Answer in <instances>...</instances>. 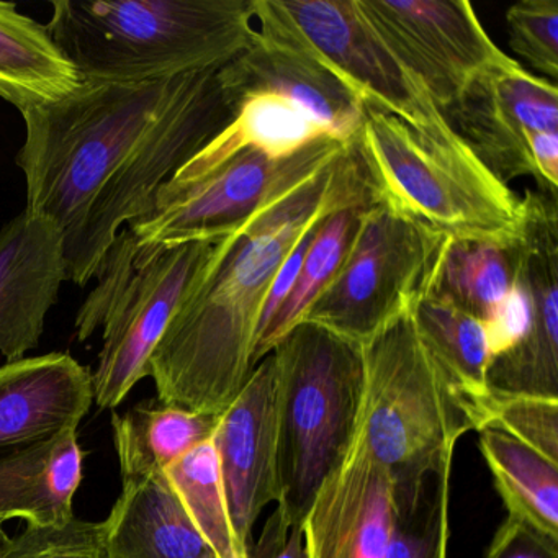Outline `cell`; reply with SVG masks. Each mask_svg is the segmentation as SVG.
Segmentation results:
<instances>
[{"label": "cell", "mask_w": 558, "mask_h": 558, "mask_svg": "<svg viewBox=\"0 0 558 558\" xmlns=\"http://www.w3.org/2000/svg\"><path fill=\"white\" fill-rule=\"evenodd\" d=\"M220 70L146 83H81L22 112L25 210L63 231L68 277L86 286L126 225L236 116Z\"/></svg>", "instance_id": "6da1fadb"}, {"label": "cell", "mask_w": 558, "mask_h": 558, "mask_svg": "<svg viewBox=\"0 0 558 558\" xmlns=\"http://www.w3.org/2000/svg\"><path fill=\"white\" fill-rule=\"evenodd\" d=\"M374 202L355 143L332 165L274 198L218 241L151 357L158 400L221 414L254 368L270 287L300 238L322 218Z\"/></svg>", "instance_id": "7a4b0ae2"}, {"label": "cell", "mask_w": 558, "mask_h": 558, "mask_svg": "<svg viewBox=\"0 0 558 558\" xmlns=\"http://www.w3.org/2000/svg\"><path fill=\"white\" fill-rule=\"evenodd\" d=\"M48 34L84 83L221 70L256 41L253 0H57Z\"/></svg>", "instance_id": "3957f363"}, {"label": "cell", "mask_w": 558, "mask_h": 558, "mask_svg": "<svg viewBox=\"0 0 558 558\" xmlns=\"http://www.w3.org/2000/svg\"><path fill=\"white\" fill-rule=\"evenodd\" d=\"M364 352L359 436L393 482L395 501L416 498L424 478L450 469L463 434L480 429V410L434 357L404 313Z\"/></svg>", "instance_id": "277c9868"}, {"label": "cell", "mask_w": 558, "mask_h": 558, "mask_svg": "<svg viewBox=\"0 0 558 558\" xmlns=\"http://www.w3.org/2000/svg\"><path fill=\"white\" fill-rule=\"evenodd\" d=\"M277 390V509L302 524L323 483L341 466L361 423L362 345L302 322L272 349Z\"/></svg>", "instance_id": "5b68a950"}, {"label": "cell", "mask_w": 558, "mask_h": 558, "mask_svg": "<svg viewBox=\"0 0 558 558\" xmlns=\"http://www.w3.org/2000/svg\"><path fill=\"white\" fill-rule=\"evenodd\" d=\"M355 148L374 202L449 240L512 246L524 230V201L462 145H444L390 113L365 106Z\"/></svg>", "instance_id": "8992f818"}, {"label": "cell", "mask_w": 558, "mask_h": 558, "mask_svg": "<svg viewBox=\"0 0 558 558\" xmlns=\"http://www.w3.org/2000/svg\"><path fill=\"white\" fill-rule=\"evenodd\" d=\"M218 241L145 244L129 228L120 231L74 323L81 342L104 328L93 374L94 403L100 410L119 407L151 375L153 354Z\"/></svg>", "instance_id": "52a82bcc"}, {"label": "cell", "mask_w": 558, "mask_h": 558, "mask_svg": "<svg viewBox=\"0 0 558 558\" xmlns=\"http://www.w3.org/2000/svg\"><path fill=\"white\" fill-rule=\"evenodd\" d=\"M257 37L325 64L364 106L397 117L424 138L462 145L420 81L400 63L357 0H253Z\"/></svg>", "instance_id": "ba28073f"}, {"label": "cell", "mask_w": 558, "mask_h": 558, "mask_svg": "<svg viewBox=\"0 0 558 558\" xmlns=\"http://www.w3.org/2000/svg\"><path fill=\"white\" fill-rule=\"evenodd\" d=\"M447 243L426 225L372 202L338 272L302 322L364 345L433 290Z\"/></svg>", "instance_id": "9c48e42d"}, {"label": "cell", "mask_w": 558, "mask_h": 558, "mask_svg": "<svg viewBox=\"0 0 558 558\" xmlns=\"http://www.w3.org/2000/svg\"><path fill=\"white\" fill-rule=\"evenodd\" d=\"M349 146L323 140L280 159L240 153L197 181L166 184L151 214L126 228L145 244L223 240L264 205L328 168Z\"/></svg>", "instance_id": "30bf717a"}, {"label": "cell", "mask_w": 558, "mask_h": 558, "mask_svg": "<svg viewBox=\"0 0 558 558\" xmlns=\"http://www.w3.org/2000/svg\"><path fill=\"white\" fill-rule=\"evenodd\" d=\"M359 9L440 112L508 63L465 0H357Z\"/></svg>", "instance_id": "8fae6325"}, {"label": "cell", "mask_w": 558, "mask_h": 558, "mask_svg": "<svg viewBox=\"0 0 558 558\" xmlns=\"http://www.w3.org/2000/svg\"><path fill=\"white\" fill-rule=\"evenodd\" d=\"M444 117L473 156L508 185L535 179L531 140L558 133V90L511 58L480 76Z\"/></svg>", "instance_id": "7c38bea8"}, {"label": "cell", "mask_w": 558, "mask_h": 558, "mask_svg": "<svg viewBox=\"0 0 558 558\" xmlns=\"http://www.w3.org/2000/svg\"><path fill=\"white\" fill-rule=\"evenodd\" d=\"M515 272L531 296V328L521 344L493 359L486 384L498 397L558 398L557 198L525 191Z\"/></svg>", "instance_id": "4fadbf2b"}, {"label": "cell", "mask_w": 558, "mask_h": 558, "mask_svg": "<svg viewBox=\"0 0 558 558\" xmlns=\"http://www.w3.org/2000/svg\"><path fill=\"white\" fill-rule=\"evenodd\" d=\"M215 452L234 529L247 548L263 509L279 501L277 390L272 352L260 359L221 413Z\"/></svg>", "instance_id": "5bb4252c"}, {"label": "cell", "mask_w": 558, "mask_h": 558, "mask_svg": "<svg viewBox=\"0 0 558 558\" xmlns=\"http://www.w3.org/2000/svg\"><path fill=\"white\" fill-rule=\"evenodd\" d=\"M395 521L393 482L357 433L303 519L306 558H384Z\"/></svg>", "instance_id": "9a60e30c"}, {"label": "cell", "mask_w": 558, "mask_h": 558, "mask_svg": "<svg viewBox=\"0 0 558 558\" xmlns=\"http://www.w3.org/2000/svg\"><path fill=\"white\" fill-rule=\"evenodd\" d=\"M66 280L63 231L57 223L24 210L0 230V354L8 362L38 348Z\"/></svg>", "instance_id": "2e32d148"}, {"label": "cell", "mask_w": 558, "mask_h": 558, "mask_svg": "<svg viewBox=\"0 0 558 558\" xmlns=\"http://www.w3.org/2000/svg\"><path fill=\"white\" fill-rule=\"evenodd\" d=\"M93 403V374L68 352L5 362L0 365V452L77 429Z\"/></svg>", "instance_id": "e0dca14e"}, {"label": "cell", "mask_w": 558, "mask_h": 558, "mask_svg": "<svg viewBox=\"0 0 558 558\" xmlns=\"http://www.w3.org/2000/svg\"><path fill=\"white\" fill-rule=\"evenodd\" d=\"M225 86L236 97L277 94L305 107L336 142L352 145L364 122L365 106L357 96L308 54L257 37L250 50L221 68Z\"/></svg>", "instance_id": "ac0fdd59"}, {"label": "cell", "mask_w": 558, "mask_h": 558, "mask_svg": "<svg viewBox=\"0 0 558 558\" xmlns=\"http://www.w3.org/2000/svg\"><path fill=\"white\" fill-rule=\"evenodd\" d=\"M83 472L76 427L0 456V524L24 519L53 527L73 521Z\"/></svg>", "instance_id": "d6986e66"}, {"label": "cell", "mask_w": 558, "mask_h": 558, "mask_svg": "<svg viewBox=\"0 0 558 558\" xmlns=\"http://www.w3.org/2000/svg\"><path fill=\"white\" fill-rule=\"evenodd\" d=\"M104 524V558H218L166 475L125 485Z\"/></svg>", "instance_id": "ffe728a7"}, {"label": "cell", "mask_w": 558, "mask_h": 558, "mask_svg": "<svg viewBox=\"0 0 558 558\" xmlns=\"http://www.w3.org/2000/svg\"><path fill=\"white\" fill-rule=\"evenodd\" d=\"M323 140H335L312 112L277 94L244 97L230 125L215 136L168 182L184 185L217 169L243 151L290 158Z\"/></svg>", "instance_id": "44dd1931"}, {"label": "cell", "mask_w": 558, "mask_h": 558, "mask_svg": "<svg viewBox=\"0 0 558 558\" xmlns=\"http://www.w3.org/2000/svg\"><path fill=\"white\" fill-rule=\"evenodd\" d=\"M220 417L169 407L158 398L142 401L122 416L112 413L123 486L165 475L172 463L214 439Z\"/></svg>", "instance_id": "7402d4cb"}, {"label": "cell", "mask_w": 558, "mask_h": 558, "mask_svg": "<svg viewBox=\"0 0 558 558\" xmlns=\"http://www.w3.org/2000/svg\"><path fill=\"white\" fill-rule=\"evenodd\" d=\"M81 83L47 25L0 0V97L22 113L64 99Z\"/></svg>", "instance_id": "603a6c76"}, {"label": "cell", "mask_w": 558, "mask_h": 558, "mask_svg": "<svg viewBox=\"0 0 558 558\" xmlns=\"http://www.w3.org/2000/svg\"><path fill=\"white\" fill-rule=\"evenodd\" d=\"M480 450L508 514L558 541V463L498 427L478 430Z\"/></svg>", "instance_id": "cb8c5ba5"}, {"label": "cell", "mask_w": 558, "mask_h": 558, "mask_svg": "<svg viewBox=\"0 0 558 558\" xmlns=\"http://www.w3.org/2000/svg\"><path fill=\"white\" fill-rule=\"evenodd\" d=\"M411 313L424 344L480 410L489 397V351L483 323L434 292L426 293Z\"/></svg>", "instance_id": "d4e9b609"}, {"label": "cell", "mask_w": 558, "mask_h": 558, "mask_svg": "<svg viewBox=\"0 0 558 558\" xmlns=\"http://www.w3.org/2000/svg\"><path fill=\"white\" fill-rule=\"evenodd\" d=\"M518 243L449 240L430 292L485 322L514 283Z\"/></svg>", "instance_id": "484cf974"}, {"label": "cell", "mask_w": 558, "mask_h": 558, "mask_svg": "<svg viewBox=\"0 0 558 558\" xmlns=\"http://www.w3.org/2000/svg\"><path fill=\"white\" fill-rule=\"evenodd\" d=\"M165 475L218 558H250V548L241 541L231 519L211 440L172 463Z\"/></svg>", "instance_id": "4316f807"}, {"label": "cell", "mask_w": 558, "mask_h": 558, "mask_svg": "<svg viewBox=\"0 0 558 558\" xmlns=\"http://www.w3.org/2000/svg\"><path fill=\"white\" fill-rule=\"evenodd\" d=\"M365 207L367 205L342 208V210L335 211L323 221L322 228L313 238L312 246H310L305 260H303L292 293L283 303L282 308L274 316L272 323L264 332L260 341L257 342L256 351H254V367L299 323H302L306 310L315 302L316 296L323 292V289L328 286L332 276L338 272Z\"/></svg>", "instance_id": "83f0119b"}, {"label": "cell", "mask_w": 558, "mask_h": 558, "mask_svg": "<svg viewBox=\"0 0 558 558\" xmlns=\"http://www.w3.org/2000/svg\"><path fill=\"white\" fill-rule=\"evenodd\" d=\"M450 469L424 478L413 501L397 505V521L384 558H447Z\"/></svg>", "instance_id": "f1b7e54d"}, {"label": "cell", "mask_w": 558, "mask_h": 558, "mask_svg": "<svg viewBox=\"0 0 558 558\" xmlns=\"http://www.w3.org/2000/svg\"><path fill=\"white\" fill-rule=\"evenodd\" d=\"M480 429L498 427L558 463V398L489 395L480 407Z\"/></svg>", "instance_id": "f546056e"}, {"label": "cell", "mask_w": 558, "mask_h": 558, "mask_svg": "<svg viewBox=\"0 0 558 558\" xmlns=\"http://www.w3.org/2000/svg\"><path fill=\"white\" fill-rule=\"evenodd\" d=\"M509 47L554 83L558 77V0H522L506 12Z\"/></svg>", "instance_id": "4dcf8cb0"}, {"label": "cell", "mask_w": 558, "mask_h": 558, "mask_svg": "<svg viewBox=\"0 0 558 558\" xmlns=\"http://www.w3.org/2000/svg\"><path fill=\"white\" fill-rule=\"evenodd\" d=\"M0 558H104V524L76 518L53 527L27 524L9 535Z\"/></svg>", "instance_id": "1f68e13d"}, {"label": "cell", "mask_w": 558, "mask_h": 558, "mask_svg": "<svg viewBox=\"0 0 558 558\" xmlns=\"http://www.w3.org/2000/svg\"><path fill=\"white\" fill-rule=\"evenodd\" d=\"M532 308L527 287L515 272L514 283L483 322L489 362L521 344L531 328Z\"/></svg>", "instance_id": "d6a6232c"}, {"label": "cell", "mask_w": 558, "mask_h": 558, "mask_svg": "<svg viewBox=\"0 0 558 558\" xmlns=\"http://www.w3.org/2000/svg\"><path fill=\"white\" fill-rule=\"evenodd\" d=\"M485 558H558V541L508 514L496 531Z\"/></svg>", "instance_id": "836d02e7"}, {"label": "cell", "mask_w": 558, "mask_h": 558, "mask_svg": "<svg viewBox=\"0 0 558 558\" xmlns=\"http://www.w3.org/2000/svg\"><path fill=\"white\" fill-rule=\"evenodd\" d=\"M250 558H306L302 524L289 527L276 508L256 544L251 545Z\"/></svg>", "instance_id": "e575fe53"}, {"label": "cell", "mask_w": 558, "mask_h": 558, "mask_svg": "<svg viewBox=\"0 0 558 558\" xmlns=\"http://www.w3.org/2000/svg\"><path fill=\"white\" fill-rule=\"evenodd\" d=\"M4 524H0V550H2V547H4L5 541H8L9 535L5 534L4 527H2Z\"/></svg>", "instance_id": "d590c367"}]
</instances>
